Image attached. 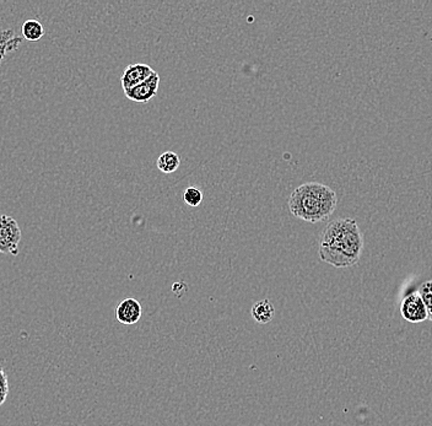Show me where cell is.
<instances>
[{
	"instance_id": "cell-1",
	"label": "cell",
	"mask_w": 432,
	"mask_h": 426,
	"mask_svg": "<svg viewBox=\"0 0 432 426\" xmlns=\"http://www.w3.org/2000/svg\"><path fill=\"white\" fill-rule=\"evenodd\" d=\"M364 251V236L359 224L350 218L331 221L319 239V258L336 268H349L359 263Z\"/></svg>"
},
{
	"instance_id": "cell-2",
	"label": "cell",
	"mask_w": 432,
	"mask_h": 426,
	"mask_svg": "<svg viewBox=\"0 0 432 426\" xmlns=\"http://www.w3.org/2000/svg\"><path fill=\"white\" fill-rule=\"evenodd\" d=\"M338 198L336 192L318 182L303 183L293 189L288 198V211L295 218L317 224L329 219L336 211Z\"/></svg>"
},
{
	"instance_id": "cell-3",
	"label": "cell",
	"mask_w": 432,
	"mask_h": 426,
	"mask_svg": "<svg viewBox=\"0 0 432 426\" xmlns=\"http://www.w3.org/2000/svg\"><path fill=\"white\" fill-rule=\"evenodd\" d=\"M21 229L14 218L0 215V253L18 256Z\"/></svg>"
},
{
	"instance_id": "cell-4",
	"label": "cell",
	"mask_w": 432,
	"mask_h": 426,
	"mask_svg": "<svg viewBox=\"0 0 432 426\" xmlns=\"http://www.w3.org/2000/svg\"><path fill=\"white\" fill-rule=\"evenodd\" d=\"M400 313L409 323H421L428 320V310L419 292L409 294L400 303Z\"/></svg>"
},
{
	"instance_id": "cell-5",
	"label": "cell",
	"mask_w": 432,
	"mask_h": 426,
	"mask_svg": "<svg viewBox=\"0 0 432 426\" xmlns=\"http://www.w3.org/2000/svg\"><path fill=\"white\" fill-rule=\"evenodd\" d=\"M160 75L159 73L155 72L151 77H148L145 82L125 92L127 99L134 102L145 104L149 102L151 99H154L159 92Z\"/></svg>"
},
{
	"instance_id": "cell-6",
	"label": "cell",
	"mask_w": 432,
	"mask_h": 426,
	"mask_svg": "<svg viewBox=\"0 0 432 426\" xmlns=\"http://www.w3.org/2000/svg\"><path fill=\"white\" fill-rule=\"evenodd\" d=\"M155 70L148 64H130L125 68L123 75L120 77V84L125 92L145 82L148 77L154 74Z\"/></svg>"
},
{
	"instance_id": "cell-7",
	"label": "cell",
	"mask_w": 432,
	"mask_h": 426,
	"mask_svg": "<svg viewBox=\"0 0 432 426\" xmlns=\"http://www.w3.org/2000/svg\"><path fill=\"white\" fill-rule=\"evenodd\" d=\"M141 313H143V308H141L140 302L132 297L123 300L115 308L117 321L125 326L135 325L141 318Z\"/></svg>"
},
{
	"instance_id": "cell-8",
	"label": "cell",
	"mask_w": 432,
	"mask_h": 426,
	"mask_svg": "<svg viewBox=\"0 0 432 426\" xmlns=\"http://www.w3.org/2000/svg\"><path fill=\"white\" fill-rule=\"evenodd\" d=\"M250 316L260 325H267L273 320L275 316V308L269 300H262L255 302L250 310Z\"/></svg>"
},
{
	"instance_id": "cell-9",
	"label": "cell",
	"mask_w": 432,
	"mask_h": 426,
	"mask_svg": "<svg viewBox=\"0 0 432 426\" xmlns=\"http://www.w3.org/2000/svg\"><path fill=\"white\" fill-rule=\"evenodd\" d=\"M156 165H158V168H159L161 173H172L179 168L181 158L178 156L177 154L173 153V151H166V153L160 155Z\"/></svg>"
},
{
	"instance_id": "cell-10",
	"label": "cell",
	"mask_w": 432,
	"mask_h": 426,
	"mask_svg": "<svg viewBox=\"0 0 432 426\" xmlns=\"http://www.w3.org/2000/svg\"><path fill=\"white\" fill-rule=\"evenodd\" d=\"M21 32H23V36L27 41L36 42V41H39V39L44 37V25L41 24L39 20H27L23 25Z\"/></svg>"
},
{
	"instance_id": "cell-11",
	"label": "cell",
	"mask_w": 432,
	"mask_h": 426,
	"mask_svg": "<svg viewBox=\"0 0 432 426\" xmlns=\"http://www.w3.org/2000/svg\"><path fill=\"white\" fill-rule=\"evenodd\" d=\"M418 292L428 310V318L432 322V280L421 284Z\"/></svg>"
},
{
	"instance_id": "cell-12",
	"label": "cell",
	"mask_w": 432,
	"mask_h": 426,
	"mask_svg": "<svg viewBox=\"0 0 432 426\" xmlns=\"http://www.w3.org/2000/svg\"><path fill=\"white\" fill-rule=\"evenodd\" d=\"M183 199L187 206L196 208L202 204L203 192L198 187H188L183 193Z\"/></svg>"
},
{
	"instance_id": "cell-13",
	"label": "cell",
	"mask_w": 432,
	"mask_h": 426,
	"mask_svg": "<svg viewBox=\"0 0 432 426\" xmlns=\"http://www.w3.org/2000/svg\"><path fill=\"white\" fill-rule=\"evenodd\" d=\"M0 386L9 387V380H8V376L5 374L4 369L1 366H0Z\"/></svg>"
},
{
	"instance_id": "cell-14",
	"label": "cell",
	"mask_w": 432,
	"mask_h": 426,
	"mask_svg": "<svg viewBox=\"0 0 432 426\" xmlns=\"http://www.w3.org/2000/svg\"><path fill=\"white\" fill-rule=\"evenodd\" d=\"M8 394H9V387L0 386V407L4 404L6 398H8Z\"/></svg>"
}]
</instances>
